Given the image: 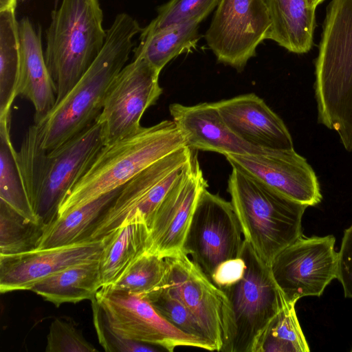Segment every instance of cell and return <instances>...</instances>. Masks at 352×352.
Segmentation results:
<instances>
[{"mask_svg": "<svg viewBox=\"0 0 352 352\" xmlns=\"http://www.w3.org/2000/svg\"><path fill=\"white\" fill-rule=\"evenodd\" d=\"M142 29L126 12L115 16L101 51L88 69L47 116L34 123L43 148L55 149L96 122L110 87L126 65L133 38Z\"/></svg>", "mask_w": 352, "mask_h": 352, "instance_id": "6da1fadb", "label": "cell"}, {"mask_svg": "<svg viewBox=\"0 0 352 352\" xmlns=\"http://www.w3.org/2000/svg\"><path fill=\"white\" fill-rule=\"evenodd\" d=\"M101 126H90L54 150L41 146L37 126H29L16 159L29 202L46 227L58 218L69 191L87 170L103 147Z\"/></svg>", "mask_w": 352, "mask_h": 352, "instance_id": "7a4b0ae2", "label": "cell"}, {"mask_svg": "<svg viewBox=\"0 0 352 352\" xmlns=\"http://www.w3.org/2000/svg\"><path fill=\"white\" fill-rule=\"evenodd\" d=\"M186 146L173 120H164L104 145L62 201L58 218L117 189L155 162ZM57 218V219H58Z\"/></svg>", "mask_w": 352, "mask_h": 352, "instance_id": "3957f363", "label": "cell"}, {"mask_svg": "<svg viewBox=\"0 0 352 352\" xmlns=\"http://www.w3.org/2000/svg\"><path fill=\"white\" fill-rule=\"evenodd\" d=\"M315 63L317 120L352 153V0H331Z\"/></svg>", "mask_w": 352, "mask_h": 352, "instance_id": "277c9868", "label": "cell"}, {"mask_svg": "<svg viewBox=\"0 0 352 352\" xmlns=\"http://www.w3.org/2000/svg\"><path fill=\"white\" fill-rule=\"evenodd\" d=\"M228 183L244 239L270 266L283 249L302 235V219L308 206L234 168Z\"/></svg>", "mask_w": 352, "mask_h": 352, "instance_id": "5b68a950", "label": "cell"}, {"mask_svg": "<svg viewBox=\"0 0 352 352\" xmlns=\"http://www.w3.org/2000/svg\"><path fill=\"white\" fill-rule=\"evenodd\" d=\"M103 17L100 0H61L52 11L44 56L55 88L56 104L101 51L107 36Z\"/></svg>", "mask_w": 352, "mask_h": 352, "instance_id": "8992f818", "label": "cell"}, {"mask_svg": "<svg viewBox=\"0 0 352 352\" xmlns=\"http://www.w3.org/2000/svg\"><path fill=\"white\" fill-rule=\"evenodd\" d=\"M240 256L245 263L243 276L222 289L220 351L251 352L254 342L284 299L270 266L244 239Z\"/></svg>", "mask_w": 352, "mask_h": 352, "instance_id": "52a82bcc", "label": "cell"}, {"mask_svg": "<svg viewBox=\"0 0 352 352\" xmlns=\"http://www.w3.org/2000/svg\"><path fill=\"white\" fill-rule=\"evenodd\" d=\"M192 151L184 146L126 183L99 221L91 239L102 238L131 222H144L149 226L157 208L190 163Z\"/></svg>", "mask_w": 352, "mask_h": 352, "instance_id": "ba28073f", "label": "cell"}, {"mask_svg": "<svg viewBox=\"0 0 352 352\" xmlns=\"http://www.w3.org/2000/svg\"><path fill=\"white\" fill-rule=\"evenodd\" d=\"M108 325L119 336L173 351L177 346L214 351L207 341L167 321L146 296L101 287L96 295Z\"/></svg>", "mask_w": 352, "mask_h": 352, "instance_id": "9c48e42d", "label": "cell"}, {"mask_svg": "<svg viewBox=\"0 0 352 352\" xmlns=\"http://www.w3.org/2000/svg\"><path fill=\"white\" fill-rule=\"evenodd\" d=\"M242 234L232 203L205 188L197 202L183 252L210 280L221 264L240 257Z\"/></svg>", "mask_w": 352, "mask_h": 352, "instance_id": "30bf717a", "label": "cell"}, {"mask_svg": "<svg viewBox=\"0 0 352 352\" xmlns=\"http://www.w3.org/2000/svg\"><path fill=\"white\" fill-rule=\"evenodd\" d=\"M270 27L265 0H220L204 38L218 63L241 72Z\"/></svg>", "mask_w": 352, "mask_h": 352, "instance_id": "8fae6325", "label": "cell"}, {"mask_svg": "<svg viewBox=\"0 0 352 352\" xmlns=\"http://www.w3.org/2000/svg\"><path fill=\"white\" fill-rule=\"evenodd\" d=\"M160 72L141 57H134L120 72L110 87L96 120L102 129L104 145L138 131L145 111L162 94Z\"/></svg>", "mask_w": 352, "mask_h": 352, "instance_id": "7c38bea8", "label": "cell"}, {"mask_svg": "<svg viewBox=\"0 0 352 352\" xmlns=\"http://www.w3.org/2000/svg\"><path fill=\"white\" fill-rule=\"evenodd\" d=\"M333 235L303 234L272 261V276L285 299L296 303L305 296H320L337 275L338 252Z\"/></svg>", "mask_w": 352, "mask_h": 352, "instance_id": "4fadbf2b", "label": "cell"}, {"mask_svg": "<svg viewBox=\"0 0 352 352\" xmlns=\"http://www.w3.org/2000/svg\"><path fill=\"white\" fill-rule=\"evenodd\" d=\"M207 187L193 153L190 163L153 214L148 226L150 243L146 252L166 258L183 252L197 202Z\"/></svg>", "mask_w": 352, "mask_h": 352, "instance_id": "5bb4252c", "label": "cell"}, {"mask_svg": "<svg viewBox=\"0 0 352 352\" xmlns=\"http://www.w3.org/2000/svg\"><path fill=\"white\" fill-rule=\"evenodd\" d=\"M232 168L270 186L290 199L309 206L322 199L318 177L307 160L289 150L262 154H227Z\"/></svg>", "mask_w": 352, "mask_h": 352, "instance_id": "9a60e30c", "label": "cell"}, {"mask_svg": "<svg viewBox=\"0 0 352 352\" xmlns=\"http://www.w3.org/2000/svg\"><path fill=\"white\" fill-rule=\"evenodd\" d=\"M104 238L0 255V292L30 290L41 280L68 267L99 260Z\"/></svg>", "mask_w": 352, "mask_h": 352, "instance_id": "2e32d148", "label": "cell"}, {"mask_svg": "<svg viewBox=\"0 0 352 352\" xmlns=\"http://www.w3.org/2000/svg\"><path fill=\"white\" fill-rule=\"evenodd\" d=\"M164 258L168 264V272L162 286L188 308L214 351H220L222 290L184 252Z\"/></svg>", "mask_w": 352, "mask_h": 352, "instance_id": "e0dca14e", "label": "cell"}, {"mask_svg": "<svg viewBox=\"0 0 352 352\" xmlns=\"http://www.w3.org/2000/svg\"><path fill=\"white\" fill-rule=\"evenodd\" d=\"M226 126L248 144L264 149L294 148L283 120L254 94L214 102Z\"/></svg>", "mask_w": 352, "mask_h": 352, "instance_id": "ac0fdd59", "label": "cell"}, {"mask_svg": "<svg viewBox=\"0 0 352 352\" xmlns=\"http://www.w3.org/2000/svg\"><path fill=\"white\" fill-rule=\"evenodd\" d=\"M169 111L186 144L192 150L227 154H262L270 149L243 141L226 126L214 103L192 106L173 103Z\"/></svg>", "mask_w": 352, "mask_h": 352, "instance_id": "d6986e66", "label": "cell"}, {"mask_svg": "<svg viewBox=\"0 0 352 352\" xmlns=\"http://www.w3.org/2000/svg\"><path fill=\"white\" fill-rule=\"evenodd\" d=\"M20 65L16 95L28 99L34 107V123L54 107L56 96L42 45L41 34L28 17L19 21Z\"/></svg>", "mask_w": 352, "mask_h": 352, "instance_id": "ffe728a7", "label": "cell"}, {"mask_svg": "<svg viewBox=\"0 0 352 352\" xmlns=\"http://www.w3.org/2000/svg\"><path fill=\"white\" fill-rule=\"evenodd\" d=\"M271 27L267 39L289 52L304 54L313 45L315 10L307 0H265Z\"/></svg>", "mask_w": 352, "mask_h": 352, "instance_id": "44dd1931", "label": "cell"}, {"mask_svg": "<svg viewBox=\"0 0 352 352\" xmlns=\"http://www.w3.org/2000/svg\"><path fill=\"white\" fill-rule=\"evenodd\" d=\"M98 260L102 287L113 284L140 256L147 252L150 230L144 222L123 224L104 237Z\"/></svg>", "mask_w": 352, "mask_h": 352, "instance_id": "7402d4cb", "label": "cell"}, {"mask_svg": "<svg viewBox=\"0 0 352 352\" xmlns=\"http://www.w3.org/2000/svg\"><path fill=\"white\" fill-rule=\"evenodd\" d=\"M102 287L98 260L68 267L36 283L30 291L58 307L92 300Z\"/></svg>", "mask_w": 352, "mask_h": 352, "instance_id": "603a6c76", "label": "cell"}, {"mask_svg": "<svg viewBox=\"0 0 352 352\" xmlns=\"http://www.w3.org/2000/svg\"><path fill=\"white\" fill-rule=\"evenodd\" d=\"M201 23L195 20L153 30L142 28L134 57L144 58L161 72L172 59L183 53H189L197 47Z\"/></svg>", "mask_w": 352, "mask_h": 352, "instance_id": "cb8c5ba5", "label": "cell"}, {"mask_svg": "<svg viewBox=\"0 0 352 352\" xmlns=\"http://www.w3.org/2000/svg\"><path fill=\"white\" fill-rule=\"evenodd\" d=\"M122 186L58 218L46 227L36 249L91 240L97 224Z\"/></svg>", "mask_w": 352, "mask_h": 352, "instance_id": "d4e9b609", "label": "cell"}, {"mask_svg": "<svg viewBox=\"0 0 352 352\" xmlns=\"http://www.w3.org/2000/svg\"><path fill=\"white\" fill-rule=\"evenodd\" d=\"M19 22L16 11L0 12V120L10 118L20 65Z\"/></svg>", "mask_w": 352, "mask_h": 352, "instance_id": "484cf974", "label": "cell"}, {"mask_svg": "<svg viewBox=\"0 0 352 352\" xmlns=\"http://www.w3.org/2000/svg\"><path fill=\"white\" fill-rule=\"evenodd\" d=\"M295 305L284 298L278 311L256 337L251 352L310 351L298 320Z\"/></svg>", "mask_w": 352, "mask_h": 352, "instance_id": "4316f807", "label": "cell"}, {"mask_svg": "<svg viewBox=\"0 0 352 352\" xmlns=\"http://www.w3.org/2000/svg\"><path fill=\"white\" fill-rule=\"evenodd\" d=\"M16 152L10 138V119L0 120V199L25 217L39 221L25 192Z\"/></svg>", "mask_w": 352, "mask_h": 352, "instance_id": "83f0119b", "label": "cell"}, {"mask_svg": "<svg viewBox=\"0 0 352 352\" xmlns=\"http://www.w3.org/2000/svg\"><path fill=\"white\" fill-rule=\"evenodd\" d=\"M46 226L31 220L0 199V255H13L37 248Z\"/></svg>", "mask_w": 352, "mask_h": 352, "instance_id": "f1b7e54d", "label": "cell"}, {"mask_svg": "<svg viewBox=\"0 0 352 352\" xmlns=\"http://www.w3.org/2000/svg\"><path fill=\"white\" fill-rule=\"evenodd\" d=\"M168 264L164 258L145 252L112 285L115 290L146 296L164 283Z\"/></svg>", "mask_w": 352, "mask_h": 352, "instance_id": "f546056e", "label": "cell"}, {"mask_svg": "<svg viewBox=\"0 0 352 352\" xmlns=\"http://www.w3.org/2000/svg\"><path fill=\"white\" fill-rule=\"evenodd\" d=\"M145 296L155 309L173 326L184 333L204 339L211 344L193 315L182 301L166 287L162 286Z\"/></svg>", "mask_w": 352, "mask_h": 352, "instance_id": "4dcf8cb0", "label": "cell"}, {"mask_svg": "<svg viewBox=\"0 0 352 352\" xmlns=\"http://www.w3.org/2000/svg\"><path fill=\"white\" fill-rule=\"evenodd\" d=\"M219 1L169 0L158 8L156 17L145 28L153 30L190 21L202 22L217 8Z\"/></svg>", "mask_w": 352, "mask_h": 352, "instance_id": "1f68e13d", "label": "cell"}, {"mask_svg": "<svg viewBox=\"0 0 352 352\" xmlns=\"http://www.w3.org/2000/svg\"><path fill=\"white\" fill-rule=\"evenodd\" d=\"M47 352H95L98 350L82 336L72 320L56 318L47 336Z\"/></svg>", "mask_w": 352, "mask_h": 352, "instance_id": "d6a6232c", "label": "cell"}, {"mask_svg": "<svg viewBox=\"0 0 352 352\" xmlns=\"http://www.w3.org/2000/svg\"><path fill=\"white\" fill-rule=\"evenodd\" d=\"M93 321L100 344L107 352H156L153 345L125 339L112 331L103 316L96 297L91 300Z\"/></svg>", "mask_w": 352, "mask_h": 352, "instance_id": "836d02e7", "label": "cell"}, {"mask_svg": "<svg viewBox=\"0 0 352 352\" xmlns=\"http://www.w3.org/2000/svg\"><path fill=\"white\" fill-rule=\"evenodd\" d=\"M336 278L342 285L344 296L352 298V225L344 230L338 252Z\"/></svg>", "mask_w": 352, "mask_h": 352, "instance_id": "e575fe53", "label": "cell"}, {"mask_svg": "<svg viewBox=\"0 0 352 352\" xmlns=\"http://www.w3.org/2000/svg\"><path fill=\"white\" fill-rule=\"evenodd\" d=\"M245 267V261L241 256L227 261L217 267L210 280L219 289L226 287L243 276Z\"/></svg>", "mask_w": 352, "mask_h": 352, "instance_id": "d590c367", "label": "cell"}, {"mask_svg": "<svg viewBox=\"0 0 352 352\" xmlns=\"http://www.w3.org/2000/svg\"><path fill=\"white\" fill-rule=\"evenodd\" d=\"M17 0H0V12L16 11Z\"/></svg>", "mask_w": 352, "mask_h": 352, "instance_id": "8d00e7d4", "label": "cell"}, {"mask_svg": "<svg viewBox=\"0 0 352 352\" xmlns=\"http://www.w3.org/2000/svg\"><path fill=\"white\" fill-rule=\"evenodd\" d=\"M309 3L313 6L316 7L319 3H320L323 0H307Z\"/></svg>", "mask_w": 352, "mask_h": 352, "instance_id": "74e56055", "label": "cell"}, {"mask_svg": "<svg viewBox=\"0 0 352 352\" xmlns=\"http://www.w3.org/2000/svg\"><path fill=\"white\" fill-rule=\"evenodd\" d=\"M351 351L352 352V349H351Z\"/></svg>", "mask_w": 352, "mask_h": 352, "instance_id": "f35d334b", "label": "cell"}]
</instances>
